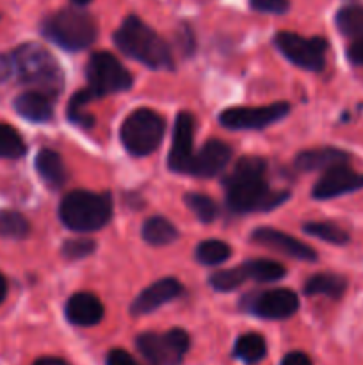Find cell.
Here are the masks:
<instances>
[{"label": "cell", "mask_w": 363, "mask_h": 365, "mask_svg": "<svg viewBox=\"0 0 363 365\" xmlns=\"http://www.w3.org/2000/svg\"><path fill=\"white\" fill-rule=\"evenodd\" d=\"M267 163L262 157H242L224 178L228 207L235 214L270 210L288 198L287 191H270L265 184Z\"/></svg>", "instance_id": "6da1fadb"}, {"label": "cell", "mask_w": 363, "mask_h": 365, "mask_svg": "<svg viewBox=\"0 0 363 365\" xmlns=\"http://www.w3.org/2000/svg\"><path fill=\"white\" fill-rule=\"evenodd\" d=\"M114 43L125 56L146 64L153 70L173 68V56L167 43L146 25L141 18L127 16L114 32Z\"/></svg>", "instance_id": "7a4b0ae2"}, {"label": "cell", "mask_w": 363, "mask_h": 365, "mask_svg": "<svg viewBox=\"0 0 363 365\" xmlns=\"http://www.w3.org/2000/svg\"><path fill=\"white\" fill-rule=\"evenodd\" d=\"M14 73L23 84L39 88L38 91L56 96L63 91L64 75L56 57L39 43H23L13 53Z\"/></svg>", "instance_id": "3957f363"}, {"label": "cell", "mask_w": 363, "mask_h": 365, "mask_svg": "<svg viewBox=\"0 0 363 365\" xmlns=\"http://www.w3.org/2000/svg\"><path fill=\"white\" fill-rule=\"evenodd\" d=\"M59 216L75 232L100 230L112 216V200L107 192L71 191L60 202Z\"/></svg>", "instance_id": "277c9868"}, {"label": "cell", "mask_w": 363, "mask_h": 365, "mask_svg": "<svg viewBox=\"0 0 363 365\" xmlns=\"http://www.w3.org/2000/svg\"><path fill=\"white\" fill-rule=\"evenodd\" d=\"M41 31L45 38L60 48L78 52L88 48L98 36V25L91 14L77 9H60L43 20Z\"/></svg>", "instance_id": "5b68a950"}, {"label": "cell", "mask_w": 363, "mask_h": 365, "mask_svg": "<svg viewBox=\"0 0 363 365\" xmlns=\"http://www.w3.org/2000/svg\"><path fill=\"white\" fill-rule=\"evenodd\" d=\"M166 123L157 110L137 109L121 125V143L135 157H146L159 148Z\"/></svg>", "instance_id": "8992f818"}, {"label": "cell", "mask_w": 363, "mask_h": 365, "mask_svg": "<svg viewBox=\"0 0 363 365\" xmlns=\"http://www.w3.org/2000/svg\"><path fill=\"white\" fill-rule=\"evenodd\" d=\"M135 344L149 365H180L191 342L187 331L173 328L166 334L146 331L139 335Z\"/></svg>", "instance_id": "52a82bcc"}, {"label": "cell", "mask_w": 363, "mask_h": 365, "mask_svg": "<svg viewBox=\"0 0 363 365\" xmlns=\"http://www.w3.org/2000/svg\"><path fill=\"white\" fill-rule=\"evenodd\" d=\"M85 73H88L89 89L96 98L109 93L125 91L132 86V75L120 63V59L109 52L93 53Z\"/></svg>", "instance_id": "ba28073f"}, {"label": "cell", "mask_w": 363, "mask_h": 365, "mask_svg": "<svg viewBox=\"0 0 363 365\" xmlns=\"http://www.w3.org/2000/svg\"><path fill=\"white\" fill-rule=\"evenodd\" d=\"M274 43L290 63L302 70L320 71L326 64L327 41L324 38H302L294 32H278Z\"/></svg>", "instance_id": "9c48e42d"}, {"label": "cell", "mask_w": 363, "mask_h": 365, "mask_svg": "<svg viewBox=\"0 0 363 365\" xmlns=\"http://www.w3.org/2000/svg\"><path fill=\"white\" fill-rule=\"evenodd\" d=\"M287 102H276L263 107H233L221 113L219 121L231 130H258L287 116Z\"/></svg>", "instance_id": "30bf717a"}, {"label": "cell", "mask_w": 363, "mask_h": 365, "mask_svg": "<svg viewBox=\"0 0 363 365\" xmlns=\"http://www.w3.org/2000/svg\"><path fill=\"white\" fill-rule=\"evenodd\" d=\"M299 309V298L290 289H270L251 298V310L263 319H287Z\"/></svg>", "instance_id": "8fae6325"}, {"label": "cell", "mask_w": 363, "mask_h": 365, "mask_svg": "<svg viewBox=\"0 0 363 365\" xmlns=\"http://www.w3.org/2000/svg\"><path fill=\"white\" fill-rule=\"evenodd\" d=\"M358 189H363V173H356L347 164H342L324 171L312 195L315 200H331Z\"/></svg>", "instance_id": "7c38bea8"}, {"label": "cell", "mask_w": 363, "mask_h": 365, "mask_svg": "<svg viewBox=\"0 0 363 365\" xmlns=\"http://www.w3.org/2000/svg\"><path fill=\"white\" fill-rule=\"evenodd\" d=\"M192 138H194V118L189 113H180L174 121L173 145L169 152V168L177 173H189L192 157Z\"/></svg>", "instance_id": "4fadbf2b"}, {"label": "cell", "mask_w": 363, "mask_h": 365, "mask_svg": "<svg viewBox=\"0 0 363 365\" xmlns=\"http://www.w3.org/2000/svg\"><path fill=\"white\" fill-rule=\"evenodd\" d=\"M251 241L260 246H265V248L269 250H274V252L283 253V255L287 257H292V259L306 260V262L317 259L315 250L310 248L308 245L298 241V239L285 234V232L274 230V228L269 227L256 228L251 234Z\"/></svg>", "instance_id": "5bb4252c"}, {"label": "cell", "mask_w": 363, "mask_h": 365, "mask_svg": "<svg viewBox=\"0 0 363 365\" xmlns=\"http://www.w3.org/2000/svg\"><path fill=\"white\" fill-rule=\"evenodd\" d=\"M231 148L223 141H212L205 143L203 148L192 157L191 168H189V175H196V177H214V175L221 173L230 163Z\"/></svg>", "instance_id": "9a60e30c"}, {"label": "cell", "mask_w": 363, "mask_h": 365, "mask_svg": "<svg viewBox=\"0 0 363 365\" xmlns=\"http://www.w3.org/2000/svg\"><path fill=\"white\" fill-rule=\"evenodd\" d=\"M182 292V284L177 278H162L149 285L148 289L141 292L132 303V314L134 316H142L157 310L159 307L166 305L167 302H173Z\"/></svg>", "instance_id": "2e32d148"}, {"label": "cell", "mask_w": 363, "mask_h": 365, "mask_svg": "<svg viewBox=\"0 0 363 365\" xmlns=\"http://www.w3.org/2000/svg\"><path fill=\"white\" fill-rule=\"evenodd\" d=\"M66 317L77 327H95L103 317V305L91 292H77L66 305Z\"/></svg>", "instance_id": "e0dca14e"}, {"label": "cell", "mask_w": 363, "mask_h": 365, "mask_svg": "<svg viewBox=\"0 0 363 365\" xmlns=\"http://www.w3.org/2000/svg\"><path fill=\"white\" fill-rule=\"evenodd\" d=\"M349 159H351V155L344 150L324 146V148H312L301 152L295 157L294 166L299 171H327L335 166L347 164Z\"/></svg>", "instance_id": "ac0fdd59"}, {"label": "cell", "mask_w": 363, "mask_h": 365, "mask_svg": "<svg viewBox=\"0 0 363 365\" xmlns=\"http://www.w3.org/2000/svg\"><path fill=\"white\" fill-rule=\"evenodd\" d=\"M14 109L25 120L34 121V123H43V121H48L53 114L52 96H48L43 91H38V89L25 91L20 96H16Z\"/></svg>", "instance_id": "d6986e66"}, {"label": "cell", "mask_w": 363, "mask_h": 365, "mask_svg": "<svg viewBox=\"0 0 363 365\" xmlns=\"http://www.w3.org/2000/svg\"><path fill=\"white\" fill-rule=\"evenodd\" d=\"M36 170L50 189H60L68 180L66 166L59 153H56L53 150H39L38 157H36Z\"/></svg>", "instance_id": "ffe728a7"}, {"label": "cell", "mask_w": 363, "mask_h": 365, "mask_svg": "<svg viewBox=\"0 0 363 365\" xmlns=\"http://www.w3.org/2000/svg\"><path fill=\"white\" fill-rule=\"evenodd\" d=\"M347 289L345 278L331 273H320L310 278L305 285V292L308 296H330V298L338 299Z\"/></svg>", "instance_id": "44dd1931"}, {"label": "cell", "mask_w": 363, "mask_h": 365, "mask_svg": "<svg viewBox=\"0 0 363 365\" xmlns=\"http://www.w3.org/2000/svg\"><path fill=\"white\" fill-rule=\"evenodd\" d=\"M142 237L152 246H166L178 237V232L166 217H149L142 227Z\"/></svg>", "instance_id": "7402d4cb"}, {"label": "cell", "mask_w": 363, "mask_h": 365, "mask_svg": "<svg viewBox=\"0 0 363 365\" xmlns=\"http://www.w3.org/2000/svg\"><path fill=\"white\" fill-rule=\"evenodd\" d=\"M267 344L262 335L246 334L241 335L235 342L233 355L246 364H256L265 356Z\"/></svg>", "instance_id": "603a6c76"}, {"label": "cell", "mask_w": 363, "mask_h": 365, "mask_svg": "<svg viewBox=\"0 0 363 365\" xmlns=\"http://www.w3.org/2000/svg\"><path fill=\"white\" fill-rule=\"evenodd\" d=\"M338 31L349 38H363V6H345L337 13Z\"/></svg>", "instance_id": "cb8c5ba5"}, {"label": "cell", "mask_w": 363, "mask_h": 365, "mask_svg": "<svg viewBox=\"0 0 363 365\" xmlns=\"http://www.w3.org/2000/svg\"><path fill=\"white\" fill-rule=\"evenodd\" d=\"M231 255V248L219 239H206L196 248V259L205 266H219Z\"/></svg>", "instance_id": "d4e9b609"}, {"label": "cell", "mask_w": 363, "mask_h": 365, "mask_svg": "<svg viewBox=\"0 0 363 365\" xmlns=\"http://www.w3.org/2000/svg\"><path fill=\"white\" fill-rule=\"evenodd\" d=\"M244 269L248 278H253L256 282H276L285 277V267L280 262L269 259L249 260L244 264Z\"/></svg>", "instance_id": "484cf974"}, {"label": "cell", "mask_w": 363, "mask_h": 365, "mask_svg": "<svg viewBox=\"0 0 363 365\" xmlns=\"http://www.w3.org/2000/svg\"><path fill=\"white\" fill-rule=\"evenodd\" d=\"M93 98H96V96L93 95V91L89 88L82 89V91H77L73 96H71L70 106H68V118H70L71 123L84 128H89L93 123H95V118L84 110L85 103L91 102Z\"/></svg>", "instance_id": "4316f807"}, {"label": "cell", "mask_w": 363, "mask_h": 365, "mask_svg": "<svg viewBox=\"0 0 363 365\" xmlns=\"http://www.w3.org/2000/svg\"><path fill=\"white\" fill-rule=\"evenodd\" d=\"M28 221L16 210H0V237L25 239L28 235Z\"/></svg>", "instance_id": "83f0119b"}, {"label": "cell", "mask_w": 363, "mask_h": 365, "mask_svg": "<svg viewBox=\"0 0 363 365\" xmlns=\"http://www.w3.org/2000/svg\"><path fill=\"white\" fill-rule=\"evenodd\" d=\"M27 152V145L11 125L0 123V157L2 159H20Z\"/></svg>", "instance_id": "f1b7e54d"}, {"label": "cell", "mask_w": 363, "mask_h": 365, "mask_svg": "<svg viewBox=\"0 0 363 365\" xmlns=\"http://www.w3.org/2000/svg\"><path fill=\"white\" fill-rule=\"evenodd\" d=\"M306 234L319 237L322 241L331 242V245H347L349 234L344 228L337 227L335 223H327V221H312V223L305 225Z\"/></svg>", "instance_id": "f546056e"}, {"label": "cell", "mask_w": 363, "mask_h": 365, "mask_svg": "<svg viewBox=\"0 0 363 365\" xmlns=\"http://www.w3.org/2000/svg\"><path fill=\"white\" fill-rule=\"evenodd\" d=\"M246 280H248V274H246L244 266H241V267H231V269L216 271V273L209 278V284L212 285L216 291L228 292L241 287Z\"/></svg>", "instance_id": "4dcf8cb0"}, {"label": "cell", "mask_w": 363, "mask_h": 365, "mask_svg": "<svg viewBox=\"0 0 363 365\" xmlns=\"http://www.w3.org/2000/svg\"><path fill=\"white\" fill-rule=\"evenodd\" d=\"M185 203H187L189 209L192 210L196 217L203 223H210L217 217V205L212 198H209L206 195H199V192H189L185 196Z\"/></svg>", "instance_id": "1f68e13d"}, {"label": "cell", "mask_w": 363, "mask_h": 365, "mask_svg": "<svg viewBox=\"0 0 363 365\" xmlns=\"http://www.w3.org/2000/svg\"><path fill=\"white\" fill-rule=\"evenodd\" d=\"M96 245L91 239H68L63 245V255L70 260L84 259L95 252Z\"/></svg>", "instance_id": "d6a6232c"}, {"label": "cell", "mask_w": 363, "mask_h": 365, "mask_svg": "<svg viewBox=\"0 0 363 365\" xmlns=\"http://www.w3.org/2000/svg\"><path fill=\"white\" fill-rule=\"evenodd\" d=\"M249 6L260 13L283 14L288 11V0H249Z\"/></svg>", "instance_id": "836d02e7"}, {"label": "cell", "mask_w": 363, "mask_h": 365, "mask_svg": "<svg viewBox=\"0 0 363 365\" xmlns=\"http://www.w3.org/2000/svg\"><path fill=\"white\" fill-rule=\"evenodd\" d=\"M107 365H141L130 353L123 351V349H112L107 355Z\"/></svg>", "instance_id": "e575fe53"}, {"label": "cell", "mask_w": 363, "mask_h": 365, "mask_svg": "<svg viewBox=\"0 0 363 365\" xmlns=\"http://www.w3.org/2000/svg\"><path fill=\"white\" fill-rule=\"evenodd\" d=\"M14 73L13 57L0 53V82H6Z\"/></svg>", "instance_id": "d590c367"}, {"label": "cell", "mask_w": 363, "mask_h": 365, "mask_svg": "<svg viewBox=\"0 0 363 365\" xmlns=\"http://www.w3.org/2000/svg\"><path fill=\"white\" fill-rule=\"evenodd\" d=\"M347 56H349V59L352 61V63L363 66V38L356 39V41L352 43L351 46H349Z\"/></svg>", "instance_id": "8d00e7d4"}, {"label": "cell", "mask_w": 363, "mask_h": 365, "mask_svg": "<svg viewBox=\"0 0 363 365\" xmlns=\"http://www.w3.org/2000/svg\"><path fill=\"white\" fill-rule=\"evenodd\" d=\"M281 365H313V364H312V360L305 355V353L292 351V353H288L283 360H281Z\"/></svg>", "instance_id": "74e56055"}, {"label": "cell", "mask_w": 363, "mask_h": 365, "mask_svg": "<svg viewBox=\"0 0 363 365\" xmlns=\"http://www.w3.org/2000/svg\"><path fill=\"white\" fill-rule=\"evenodd\" d=\"M34 365H70V364L64 362V360L60 359H56V356H43V359L36 360Z\"/></svg>", "instance_id": "f35d334b"}, {"label": "cell", "mask_w": 363, "mask_h": 365, "mask_svg": "<svg viewBox=\"0 0 363 365\" xmlns=\"http://www.w3.org/2000/svg\"><path fill=\"white\" fill-rule=\"evenodd\" d=\"M6 294H7V282L6 278L2 277V273H0V303L6 299Z\"/></svg>", "instance_id": "ab89813d"}, {"label": "cell", "mask_w": 363, "mask_h": 365, "mask_svg": "<svg viewBox=\"0 0 363 365\" xmlns=\"http://www.w3.org/2000/svg\"><path fill=\"white\" fill-rule=\"evenodd\" d=\"M73 4H77V6H85V4H89L91 0H71Z\"/></svg>", "instance_id": "60d3db41"}]
</instances>
